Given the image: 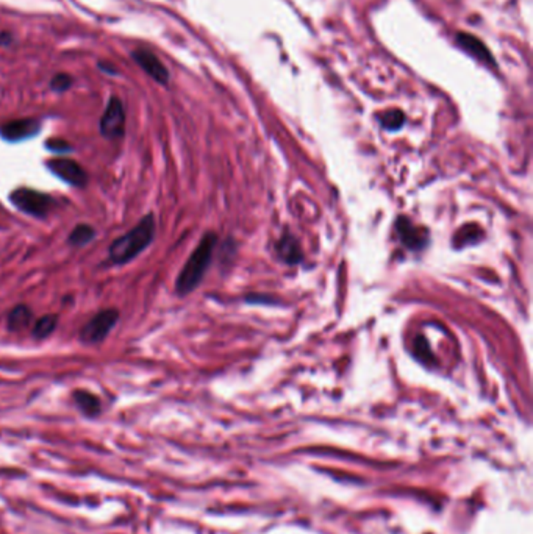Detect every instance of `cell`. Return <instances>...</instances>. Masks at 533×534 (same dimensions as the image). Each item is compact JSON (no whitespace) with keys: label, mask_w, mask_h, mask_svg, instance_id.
<instances>
[{"label":"cell","mask_w":533,"mask_h":534,"mask_svg":"<svg viewBox=\"0 0 533 534\" xmlns=\"http://www.w3.org/2000/svg\"><path fill=\"white\" fill-rule=\"evenodd\" d=\"M156 224L154 214H147L136 224L129 233L123 235L112 242L108 248V258L116 266H123L135 259L154 242Z\"/></svg>","instance_id":"cell-1"},{"label":"cell","mask_w":533,"mask_h":534,"mask_svg":"<svg viewBox=\"0 0 533 534\" xmlns=\"http://www.w3.org/2000/svg\"><path fill=\"white\" fill-rule=\"evenodd\" d=\"M33 321V311L27 305H17L8 312L7 327L10 332H22L30 327Z\"/></svg>","instance_id":"cell-12"},{"label":"cell","mask_w":533,"mask_h":534,"mask_svg":"<svg viewBox=\"0 0 533 534\" xmlns=\"http://www.w3.org/2000/svg\"><path fill=\"white\" fill-rule=\"evenodd\" d=\"M397 233L401 236L402 242L407 246L408 248H413V250H418V248H422L427 244V231L424 228L416 227L410 222L408 219L401 217L397 220Z\"/></svg>","instance_id":"cell-9"},{"label":"cell","mask_w":533,"mask_h":534,"mask_svg":"<svg viewBox=\"0 0 533 534\" xmlns=\"http://www.w3.org/2000/svg\"><path fill=\"white\" fill-rule=\"evenodd\" d=\"M41 129V124L36 119H17L5 124L0 129V135L10 142H19L24 139L33 138Z\"/></svg>","instance_id":"cell-8"},{"label":"cell","mask_w":533,"mask_h":534,"mask_svg":"<svg viewBox=\"0 0 533 534\" xmlns=\"http://www.w3.org/2000/svg\"><path fill=\"white\" fill-rule=\"evenodd\" d=\"M279 253L280 257L289 264L299 263L302 258V252H300L299 242L294 239L293 236H283L279 242Z\"/></svg>","instance_id":"cell-14"},{"label":"cell","mask_w":533,"mask_h":534,"mask_svg":"<svg viewBox=\"0 0 533 534\" xmlns=\"http://www.w3.org/2000/svg\"><path fill=\"white\" fill-rule=\"evenodd\" d=\"M10 200L22 213L33 217H45L52 211L54 199L49 194L30 188H19L11 193Z\"/></svg>","instance_id":"cell-3"},{"label":"cell","mask_w":533,"mask_h":534,"mask_svg":"<svg viewBox=\"0 0 533 534\" xmlns=\"http://www.w3.org/2000/svg\"><path fill=\"white\" fill-rule=\"evenodd\" d=\"M98 130L102 136L107 139H119L125 133V109L121 98L112 97L108 105L103 111L101 122H98Z\"/></svg>","instance_id":"cell-5"},{"label":"cell","mask_w":533,"mask_h":534,"mask_svg":"<svg viewBox=\"0 0 533 534\" xmlns=\"http://www.w3.org/2000/svg\"><path fill=\"white\" fill-rule=\"evenodd\" d=\"M218 236L214 233H207L202 237L199 246L191 253L183 269L177 277L176 291L178 295H188L199 286L202 278H204L208 266L211 263L213 250L216 247Z\"/></svg>","instance_id":"cell-2"},{"label":"cell","mask_w":533,"mask_h":534,"mask_svg":"<svg viewBox=\"0 0 533 534\" xmlns=\"http://www.w3.org/2000/svg\"><path fill=\"white\" fill-rule=\"evenodd\" d=\"M94 237H96V230L92 228L91 225L80 224L71 231L67 241L74 247H83V246H88Z\"/></svg>","instance_id":"cell-15"},{"label":"cell","mask_w":533,"mask_h":534,"mask_svg":"<svg viewBox=\"0 0 533 534\" xmlns=\"http://www.w3.org/2000/svg\"><path fill=\"white\" fill-rule=\"evenodd\" d=\"M404 122H405V116L402 111H399V109H391V111H388L382 116V125H384L386 130L401 129Z\"/></svg>","instance_id":"cell-16"},{"label":"cell","mask_w":533,"mask_h":534,"mask_svg":"<svg viewBox=\"0 0 533 534\" xmlns=\"http://www.w3.org/2000/svg\"><path fill=\"white\" fill-rule=\"evenodd\" d=\"M48 149L60 155L71 152V146L66 141H63V139H50V141H48Z\"/></svg>","instance_id":"cell-18"},{"label":"cell","mask_w":533,"mask_h":534,"mask_svg":"<svg viewBox=\"0 0 533 534\" xmlns=\"http://www.w3.org/2000/svg\"><path fill=\"white\" fill-rule=\"evenodd\" d=\"M457 43H459L468 54L476 56L480 61L490 63V65H492V61H494V58L490 54V50L486 49V45L479 38L474 36V34L461 32L457 34Z\"/></svg>","instance_id":"cell-10"},{"label":"cell","mask_w":533,"mask_h":534,"mask_svg":"<svg viewBox=\"0 0 533 534\" xmlns=\"http://www.w3.org/2000/svg\"><path fill=\"white\" fill-rule=\"evenodd\" d=\"M11 39H13L11 38V34L0 33V44H8V43H11Z\"/></svg>","instance_id":"cell-19"},{"label":"cell","mask_w":533,"mask_h":534,"mask_svg":"<svg viewBox=\"0 0 533 534\" xmlns=\"http://www.w3.org/2000/svg\"><path fill=\"white\" fill-rule=\"evenodd\" d=\"M52 173L75 188H83L88 183V173L77 161L69 158H54L45 162Z\"/></svg>","instance_id":"cell-6"},{"label":"cell","mask_w":533,"mask_h":534,"mask_svg":"<svg viewBox=\"0 0 533 534\" xmlns=\"http://www.w3.org/2000/svg\"><path fill=\"white\" fill-rule=\"evenodd\" d=\"M133 60L136 61V65L140 66L149 77H152L156 83L166 86L169 83V71L167 67L158 60V56L152 54L150 50L146 49H136L132 54Z\"/></svg>","instance_id":"cell-7"},{"label":"cell","mask_w":533,"mask_h":534,"mask_svg":"<svg viewBox=\"0 0 533 534\" xmlns=\"http://www.w3.org/2000/svg\"><path fill=\"white\" fill-rule=\"evenodd\" d=\"M119 321V311L114 308L98 311L96 316H92L91 321L83 325L82 332H80V341L83 344L96 345L102 344L107 339V336L112 333V330L116 327Z\"/></svg>","instance_id":"cell-4"},{"label":"cell","mask_w":533,"mask_h":534,"mask_svg":"<svg viewBox=\"0 0 533 534\" xmlns=\"http://www.w3.org/2000/svg\"><path fill=\"white\" fill-rule=\"evenodd\" d=\"M72 85V78L67 74H56L50 81V88L56 92H65Z\"/></svg>","instance_id":"cell-17"},{"label":"cell","mask_w":533,"mask_h":534,"mask_svg":"<svg viewBox=\"0 0 533 534\" xmlns=\"http://www.w3.org/2000/svg\"><path fill=\"white\" fill-rule=\"evenodd\" d=\"M56 327H58V316L56 314H45L43 317H39L38 321L34 322L32 334L36 341L48 339L49 336L55 332Z\"/></svg>","instance_id":"cell-13"},{"label":"cell","mask_w":533,"mask_h":534,"mask_svg":"<svg viewBox=\"0 0 533 534\" xmlns=\"http://www.w3.org/2000/svg\"><path fill=\"white\" fill-rule=\"evenodd\" d=\"M72 398L75 405H77V408L82 411L86 417H96L101 414L102 403L98 397L94 396L92 392L85 391V389H77V391L72 392Z\"/></svg>","instance_id":"cell-11"}]
</instances>
